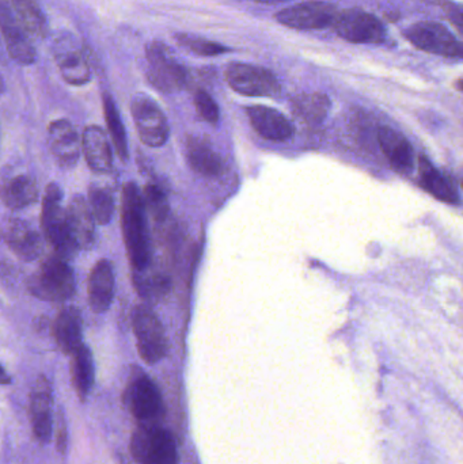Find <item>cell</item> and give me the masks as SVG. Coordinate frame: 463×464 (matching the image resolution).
<instances>
[{
    "instance_id": "obj_37",
    "label": "cell",
    "mask_w": 463,
    "mask_h": 464,
    "mask_svg": "<svg viewBox=\"0 0 463 464\" xmlns=\"http://www.w3.org/2000/svg\"><path fill=\"white\" fill-rule=\"evenodd\" d=\"M10 382V376H8L7 372L0 367V384H8Z\"/></svg>"
},
{
    "instance_id": "obj_32",
    "label": "cell",
    "mask_w": 463,
    "mask_h": 464,
    "mask_svg": "<svg viewBox=\"0 0 463 464\" xmlns=\"http://www.w3.org/2000/svg\"><path fill=\"white\" fill-rule=\"evenodd\" d=\"M176 40L178 41L179 45L184 46L195 54H198V56H219V54L228 51V48L220 45V44L212 43V41L196 37V35L177 34Z\"/></svg>"
},
{
    "instance_id": "obj_4",
    "label": "cell",
    "mask_w": 463,
    "mask_h": 464,
    "mask_svg": "<svg viewBox=\"0 0 463 464\" xmlns=\"http://www.w3.org/2000/svg\"><path fill=\"white\" fill-rule=\"evenodd\" d=\"M130 452L139 464H178L173 436L155 424H141L130 439Z\"/></svg>"
},
{
    "instance_id": "obj_17",
    "label": "cell",
    "mask_w": 463,
    "mask_h": 464,
    "mask_svg": "<svg viewBox=\"0 0 463 464\" xmlns=\"http://www.w3.org/2000/svg\"><path fill=\"white\" fill-rule=\"evenodd\" d=\"M246 113L253 130L265 140L287 141L293 138L294 125L280 111L257 105L247 108Z\"/></svg>"
},
{
    "instance_id": "obj_8",
    "label": "cell",
    "mask_w": 463,
    "mask_h": 464,
    "mask_svg": "<svg viewBox=\"0 0 463 464\" xmlns=\"http://www.w3.org/2000/svg\"><path fill=\"white\" fill-rule=\"evenodd\" d=\"M54 62L63 79L71 86H84L92 81L89 57L71 33H62L54 41Z\"/></svg>"
},
{
    "instance_id": "obj_22",
    "label": "cell",
    "mask_w": 463,
    "mask_h": 464,
    "mask_svg": "<svg viewBox=\"0 0 463 464\" xmlns=\"http://www.w3.org/2000/svg\"><path fill=\"white\" fill-rule=\"evenodd\" d=\"M37 198V181L26 174L13 177L0 187V200L13 211L27 208L34 204Z\"/></svg>"
},
{
    "instance_id": "obj_5",
    "label": "cell",
    "mask_w": 463,
    "mask_h": 464,
    "mask_svg": "<svg viewBox=\"0 0 463 464\" xmlns=\"http://www.w3.org/2000/svg\"><path fill=\"white\" fill-rule=\"evenodd\" d=\"M147 79L159 92L170 94L184 89L188 83V71L173 56L170 49L159 41L146 46Z\"/></svg>"
},
{
    "instance_id": "obj_7",
    "label": "cell",
    "mask_w": 463,
    "mask_h": 464,
    "mask_svg": "<svg viewBox=\"0 0 463 464\" xmlns=\"http://www.w3.org/2000/svg\"><path fill=\"white\" fill-rule=\"evenodd\" d=\"M130 111L139 138L149 147H160L168 141L170 128L162 109L147 94H135L130 101Z\"/></svg>"
},
{
    "instance_id": "obj_1",
    "label": "cell",
    "mask_w": 463,
    "mask_h": 464,
    "mask_svg": "<svg viewBox=\"0 0 463 464\" xmlns=\"http://www.w3.org/2000/svg\"><path fill=\"white\" fill-rule=\"evenodd\" d=\"M121 230L133 272L146 269L152 262L151 243L143 196L133 182H128L122 189Z\"/></svg>"
},
{
    "instance_id": "obj_34",
    "label": "cell",
    "mask_w": 463,
    "mask_h": 464,
    "mask_svg": "<svg viewBox=\"0 0 463 464\" xmlns=\"http://www.w3.org/2000/svg\"><path fill=\"white\" fill-rule=\"evenodd\" d=\"M195 106L198 116L209 124H217L219 121V108L208 92L198 90L195 94Z\"/></svg>"
},
{
    "instance_id": "obj_13",
    "label": "cell",
    "mask_w": 463,
    "mask_h": 464,
    "mask_svg": "<svg viewBox=\"0 0 463 464\" xmlns=\"http://www.w3.org/2000/svg\"><path fill=\"white\" fill-rule=\"evenodd\" d=\"M336 5L325 2L298 3L283 8L275 15L283 26L296 30H318L333 26L336 19Z\"/></svg>"
},
{
    "instance_id": "obj_16",
    "label": "cell",
    "mask_w": 463,
    "mask_h": 464,
    "mask_svg": "<svg viewBox=\"0 0 463 464\" xmlns=\"http://www.w3.org/2000/svg\"><path fill=\"white\" fill-rule=\"evenodd\" d=\"M2 237L8 248L21 261L32 262L43 254V237L24 220H8L3 226Z\"/></svg>"
},
{
    "instance_id": "obj_25",
    "label": "cell",
    "mask_w": 463,
    "mask_h": 464,
    "mask_svg": "<svg viewBox=\"0 0 463 464\" xmlns=\"http://www.w3.org/2000/svg\"><path fill=\"white\" fill-rule=\"evenodd\" d=\"M187 160L190 168L201 176H219L225 168L222 158L200 139H189L188 141Z\"/></svg>"
},
{
    "instance_id": "obj_14",
    "label": "cell",
    "mask_w": 463,
    "mask_h": 464,
    "mask_svg": "<svg viewBox=\"0 0 463 464\" xmlns=\"http://www.w3.org/2000/svg\"><path fill=\"white\" fill-rule=\"evenodd\" d=\"M0 33L5 49L14 62L21 65H32L37 60V51L32 38L19 24L7 0H0Z\"/></svg>"
},
{
    "instance_id": "obj_35",
    "label": "cell",
    "mask_w": 463,
    "mask_h": 464,
    "mask_svg": "<svg viewBox=\"0 0 463 464\" xmlns=\"http://www.w3.org/2000/svg\"><path fill=\"white\" fill-rule=\"evenodd\" d=\"M30 419H32L33 432L37 440L43 441V443L49 441L52 435L51 411L30 414Z\"/></svg>"
},
{
    "instance_id": "obj_15",
    "label": "cell",
    "mask_w": 463,
    "mask_h": 464,
    "mask_svg": "<svg viewBox=\"0 0 463 464\" xmlns=\"http://www.w3.org/2000/svg\"><path fill=\"white\" fill-rule=\"evenodd\" d=\"M48 144L52 155L62 168H73L81 157V136L68 120H54L49 124Z\"/></svg>"
},
{
    "instance_id": "obj_6",
    "label": "cell",
    "mask_w": 463,
    "mask_h": 464,
    "mask_svg": "<svg viewBox=\"0 0 463 464\" xmlns=\"http://www.w3.org/2000/svg\"><path fill=\"white\" fill-rule=\"evenodd\" d=\"M132 326L141 359L147 364L159 362L168 353V340L157 314L147 305H138L132 314Z\"/></svg>"
},
{
    "instance_id": "obj_39",
    "label": "cell",
    "mask_w": 463,
    "mask_h": 464,
    "mask_svg": "<svg viewBox=\"0 0 463 464\" xmlns=\"http://www.w3.org/2000/svg\"><path fill=\"white\" fill-rule=\"evenodd\" d=\"M5 92V82H3L2 75H0V94Z\"/></svg>"
},
{
    "instance_id": "obj_23",
    "label": "cell",
    "mask_w": 463,
    "mask_h": 464,
    "mask_svg": "<svg viewBox=\"0 0 463 464\" xmlns=\"http://www.w3.org/2000/svg\"><path fill=\"white\" fill-rule=\"evenodd\" d=\"M53 335L63 353L70 356L82 345V315L75 307L63 308L53 324Z\"/></svg>"
},
{
    "instance_id": "obj_2",
    "label": "cell",
    "mask_w": 463,
    "mask_h": 464,
    "mask_svg": "<svg viewBox=\"0 0 463 464\" xmlns=\"http://www.w3.org/2000/svg\"><path fill=\"white\" fill-rule=\"evenodd\" d=\"M62 200L63 193L59 185H48L43 196L41 225L46 242L56 253L54 256L68 261L75 256L79 247L68 225L67 211L63 208Z\"/></svg>"
},
{
    "instance_id": "obj_28",
    "label": "cell",
    "mask_w": 463,
    "mask_h": 464,
    "mask_svg": "<svg viewBox=\"0 0 463 464\" xmlns=\"http://www.w3.org/2000/svg\"><path fill=\"white\" fill-rule=\"evenodd\" d=\"M102 108L103 117H105L106 125H108L109 133H111V143H113L119 157L127 162L128 157H130L127 130H125L124 122H122L121 116H120L119 108H117L113 97L108 92H103Z\"/></svg>"
},
{
    "instance_id": "obj_21",
    "label": "cell",
    "mask_w": 463,
    "mask_h": 464,
    "mask_svg": "<svg viewBox=\"0 0 463 464\" xmlns=\"http://www.w3.org/2000/svg\"><path fill=\"white\" fill-rule=\"evenodd\" d=\"M65 211H67L68 225L79 250H87L92 247L95 239V220L90 211L89 204L82 196H73Z\"/></svg>"
},
{
    "instance_id": "obj_36",
    "label": "cell",
    "mask_w": 463,
    "mask_h": 464,
    "mask_svg": "<svg viewBox=\"0 0 463 464\" xmlns=\"http://www.w3.org/2000/svg\"><path fill=\"white\" fill-rule=\"evenodd\" d=\"M57 450H59L60 454H64L65 450H67V430L64 428H60L57 430Z\"/></svg>"
},
{
    "instance_id": "obj_9",
    "label": "cell",
    "mask_w": 463,
    "mask_h": 464,
    "mask_svg": "<svg viewBox=\"0 0 463 464\" xmlns=\"http://www.w3.org/2000/svg\"><path fill=\"white\" fill-rule=\"evenodd\" d=\"M405 38L412 45L427 53L438 54L448 59H461L462 45L456 35L437 22H420L404 30Z\"/></svg>"
},
{
    "instance_id": "obj_38",
    "label": "cell",
    "mask_w": 463,
    "mask_h": 464,
    "mask_svg": "<svg viewBox=\"0 0 463 464\" xmlns=\"http://www.w3.org/2000/svg\"><path fill=\"white\" fill-rule=\"evenodd\" d=\"M255 2L264 3V5H276V3L287 2V0H255Z\"/></svg>"
},
{
    "instance_id": "obj_33",
    "label": "cell",
    "mask_w": 463,
    "mask_h": 464,
    "mask_svg": "<svg viewBox=\"0 0 463 464\" xmlns=\"http://www.w3.org/2000/svg\"><path fill=\"white\" fill-rule=\"evenodd\" d=\"M143 201L146 209L151 212L152 217L157 222H163L169 215L168 198L165 193L157 185L150 184L144 188Z\"/></svg>"
},
{
    "instance_id": "obj_31",
    "label": "cell",
    "mask_w": 463,
    "mask_h": 464,
    "mask_svg": "<svg viewBox=\"0 0 463 464\" xmlns=\"http://www.w3.org/2000/svg\"><path fill=\"white\" fill-rule=\"evenodd\" d=\"M89 208L98 225L105 226L111 222L114 212V200L111 192L102 187H92L89 189Z\"/></svg>"
},
{
    "instance_id": "obj_20",
    "label": "cell",
    "mask_w": 463,
    "mask_h": 464,
    "mask_svg": "<svg viewBox=\"0 0 463 464\" xmlns=\"http://www.w3.org/2000/svg\"><path fill=\"white\" fill-rule=\"evenodd\" d=\"M377 138L391 168L401 174L410 173L413 168V149L408 139L389 127H381Z\"/></svg>"
},
{
    "instance_id": "obj_18",
    "label": "cell",
    "mask_w": 463,
    "mask_h": 464,
    "mask_svg": "<svg viewBox=\"0 0 463 464\" xmlns=\"http://www.w3.org/2000/svg\"><path fill=\"white\" fill-rule=\"evenodd\" d=\"M81 139L82 152L89 168L95 173H109L113 168V154L105 130L98 125H89L84 128Z\"/></svg>"
},
{
    "instance_id": "obj_19",
    "label": "cell",
    "mask_w": 463,
    "mask_h": 464,
    "mask_svg": "<svg viewBox=\"0 0 463 464\" xmlns=\"http://www.w3.org/2000/svg\"><path fill=\"white\" fill-rule=\"evenodd\" d=\"M89 305L95 314L106 313L113 303L114 272L113 265L108 259H101L89 276Z\"/></svg>"
},
{
    "instance_id": "obj_26",
    "label": "cell",
    "mask_w": 463,
    "mask_h": 464,
    "mask_svg": "<svg viewBox=\"0 0 463 464\" xmlns=\"http://www.w3.org/2000/svg\"><path fill=\"white\" fill-rule=\"evenodd\" d=\"M71 356V379L76 394L82 401L86 400L94 384V360L92 352L84 343H82Z\"/></svg>"
},
{
    "instance_id": "obj_24",
    "label": "cell",
    "mask_w": 463,
    "mask_h": 464,
    "mask_svg": "<svg viewBox=\"0 0 463 464\" xmlns=\"http://www.w3.org/2000/svg\"><path fill=\"white\" fill-rule=\"evenodd\" d=\"M10 5L19 24L32 40L48 37L49 24L40 0H10Z\"/></svg>"
},
{
    "instance_id": "obj_3",
    "label": "cell",
    "mask_w": 463,
    "mask_h": 464,
    "mask_svg": "<svg viewBox=\"0 0 463 464\" xmlns=\"http://www.w3.org/2000/svg\"><path fill=\"white\" fill-rule=\"evenodd\" d=\"M29 291L45 302H65L75 294V276L65 259L49 256L30 277Z\"/></svg>"
},
{
    "instance_id": "obj_30",
    "label": "cell",
    "mask_w": 463,
    "mask_h": 464,
    "mask_svg": "<svg viewBox=\"0 0 463 464\" xmlns=\"http://www.w3.org/2000/svg\"><path fill=\"white\" fill-rule=\"evenodd\" d=\"M133 281H135L139 294L147 299H159L160 296H165L170 289L169 278L165 275L154 272L151 269V265L146 269L135 272Z\"/></svg>"
},
{
    "instance_id": "obj_12",
    "label": "cell",
    "mask_w": 463,
    "mask_h": 464,
    "mask_svg": "<svg viewBox=\"0 0 463 464\" xmlns=\"http://www.w3.org/2000/svg\"><path fill=\"white\" fill-rule=\"evenodd\" d=\"M124 401L133 416L143 424H154L163 413L162 397L154 382L144 375H133L124 392Z\"/></svg>"
},
{
    "instance_id": "obj_27",
    "label": "cell",
    "mask_w": 463,
    "mask_h": 464,
    "mask_svg": "<svg viewBox=\"0 0 463 464\" xmlns=\"http://www.w3.org/2000/svg\"><path fill=\"white\" fill-rule=\"evenodd\" d=\"M419 165H420V182L424 189L429 190L438 200L449 204L459 203V196L454 185L439 170H437L427 158L421 157Z\"/></svg>"
},
{
    "instance_id": "obj_11",
    "label": "cell",
    "mask_w": 463,
    "mask_h": 464,
    "mask_svg": "<svg viewBox=\"0 0 463 464\" xmlns=\"http://www.w3.org/2000/svg\"><path fill=\"white\" fill-rule=\"evenodd\" d=\"M337 34L353 44H382L386 29L382 22L366 11L350 8L337 14L333 26Z\"/></svg>"
},
{
    "instance_id": "obj_10",
    "label": "cell",
    "mask_w": 463,
    "mask_h": 464,
    "mask_svg": "<svg viewBox=\"0 0 463 464\" xmlns=\"http://www.w3.org/2000/svg\"><path fill=\"white\" fill-rule=\"evenodd\" d=\"M226 79L234 92L246 97H276L282 90L271 71L246 63H231Z\"/></svg>"
},
{
    "instance_id": "obj_29",
    "label": "cell",
    "mask_w": 463,
    "mask_h": 464,
    "mask_svg": "<svg viewBox=\"0 0 463 464\" xmlns=\"http://www.w3.org/2000/svg\"><path fill=\"white\" fill-rule=\"evenodd\" d=\"M293 108L307 124H321L331 111V100L321 92L301 94L293 101Z\"/></svg>"
}]
</instances>
